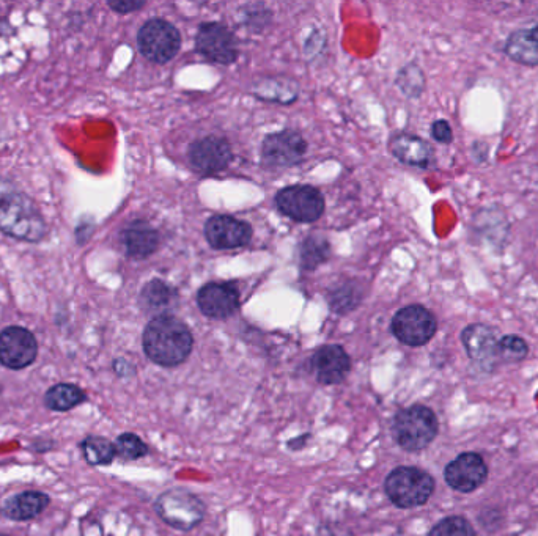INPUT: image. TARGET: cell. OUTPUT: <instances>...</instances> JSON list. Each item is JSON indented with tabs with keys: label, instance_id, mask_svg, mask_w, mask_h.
I'll list each match as a JSON object with an SVG mask.
<instances>
[{
	"label": "cell",
	"instance_id": "4316f807",
	"mask_svg": "<svg viewBox=\"0 0 538 536\" xmlns=\"http://www.w3.org/2000/svg\"><path fill=\"white\" fill-rule=\"evenodd\" d=\"M115 453L123 461H134L147 456L148 447L141 437L133 433H123L115 441Z\"/></svg>",
	"mask_w": 538,
	"mask_h": 536
},
{
	"label": "cell",
	"instance_id": "d6986e66",
	"mask_svg": "<svg viewBox=\"0 0 538 536\" xmlns=\"http://www.w3.org/2000/svg\"><path fill=\"white\" fill-rule=\"evenodd\" d=\"M504 54L524 67H538V24L512 32L505 41Z\"/></svg>",
	"mask_w": 538,
	"mask_h": 536
},
{
	"label": "cell",
	"instance_id": "603a6c76",
	"mask_svg": "<svg viewBox=\"0 0 538 536\" xmlns=\"http://www.w3.org/2000/svg\"><path fill=\"white\" fill-rule=\"evenodd\" d=\"M81 450L85 461L92 466H107L117 456L115 445L100 436L85 437L81 442Z\"/></svg>",
	"mask_w": 538,
	"mask_h": 536
},
{
	"label": "cell",
	"instance_id": "4fadbf2b",
	"mask_svg": "<svg viewBox=\"0 0 538 536\" xmlns=\"http://www.w3.org/2000/svg\"><path fill=\"white\" fill-rule=\"evenodd\" d=\"M306 140L293 131L271 134L263 142L262 155L271 167H292L304 158Z\"/></svg>",
	"mask_w": 538,
	"mask_h": 536
},
{
	"label": "cell",
	"instance_id": "ba28073f",
	"mask_svg": "<svg viewBox=\"0 0 538 536\" xmlns=\"http://www.w3.org/2000/svg\"><path fill=\"white\" fill-rule=\"evenodd\" d=\"M277 208L296 222H315L325 213V199L312 186H288L276 197Z\"/></svg>",
	"mask_w": 538,
	"mask_h": 536
},
{
	"label": "cell",
	"instance_id": "52a82bcc",
	"mask_svg": "<svg viewBox=\"0 0 538 536\" xmlns=\"http://www.w3.org/2000/svg\"><path fill=\"white\" fill-rule=\"evenodd\" d=\"M137 45L148 60L166 63L180 51V32L164 19H150L139 30Z\"/></svg>",
	"mask_w": 538,
	"mask_h": 536
},
{
	"label": "cell",
	"instance_id": "4dcf8cb0",
	"mask_svg": "<svg viewBox=\"0 0 538 536\" xmlns=\"http://www.w3.org/2000/svg\"><path fill=\"white\" fill-rule=\"evenodd\" d=\"M430 133L439 144L449 145L454 142V131L450 128V123L447 120H436Z\"/></svg>",
	"mask_w": 538,
	"mask_h": 536
},
{
	"label": "cell",
	"instance_id": "9a60e30c",
	"mask_svg": "<svg viewBox=\"0 0 538 536\" xmlns=\"http://www.w3.org/2000/svg\"><path fill=\"white\" fill-rule=\"evenodd\" d=\"M197 302L203 315L224 320L240 307V293L232 283H208L199 291Z\"/></svg>",
	"mask_w": 538,
	"mask_h": 536
},
{
	"label": "cell",
	"instance_id": "484cf974",
	"mask_svg": "<svg viewBox=\"0 0 538 536\" xmlns=\"http://www.w3.org/2000/svg\"><path fill=\"white\" fill-rule=\"evenodd\" d=\"M331 255V249L325 239L307 238L301 247V263L306 269H315L325 263Z\"/></svg>",
	"mask_w": 538,
	"mask_h": 536
},
{
	"label": "cell",
	"instance_id": "cb8c5ba5",
	"mask_svg": "<svg viewBox=\"0 0 538 536\" xmlns=\"http://www.w3.org/2000/svg\"><path fill=\"white\" fill-rule=\"evenodd\" d=\"M529 354V345L520 335H504L499 338L498 357L501 364H520Z\"/></svg>",
	"mask_w": 538,
	"mask_h": 536
},
{
	"label": "cell",
	"instance_id": "d6a6232c",
	"mask_svg": "<svg viewBox=\"0 0 538 536\" xmlns=\"http://www.w3.org/2000/svg\"><path fill=\"white\" fill-rule=\"evenodd\" d=\"M0 536H8V535H0Z\"/></svg>",
	"mask_w": 538,
	"mask_h": 536
},
{
	"label": "cell",
	"instance_id": "44dd1931",
	"mask_svg": "<svg viewBox=\"0 0 538 536\" xmlns=\"http://www.w3.org/2000/svg\"><path fill=\"white\" fill-rule=\"evenodd\" d=\"M49 496L45 492L26 491L21 492L18 496L12 497L5 503V514L13 521H29L37 518L38 514L43 513L48 507Z\"/></svg>",
	"mask_w": 538,
	"mask_h": 536
},
{
	"label": "cell",
	"instance_id": "30bf717a",
	"mask_svg": "<svg viewBox=\"0 0 538 536\" xmlns=\"http://www.w3.org/2000/svg\"><path fill=\"white\" fill-rule=\"evenodd\" d=\"M38 354L37 338L21 326L0 332V364L10 370H23L34 364Z\"/></svg>",
	"mask_w": 538,
	"mask_h": 536
},
{
	"label": "cell",
	"instance_id": "ffe728a7",
	"mask_svg": "<svg viewBox=\"0 0 538 536\" xmlns=\"http://www.w3.org/2000/svg\"><path fill=\"white\" fill-rule=\"evenodd\" d=\"M122 243L129 257L141 260L158 249L159 235L148 222L136 221L123 230Z\"/></svg>",
	"mask_w": 538,
	"mask_h": 536
},
{
	"label": "cell",
	"instance_id": "83f0119b",
	"mask_svg": "<svg viewBox=\"0 0 538 536\" xmlns=\"http://www.w3.org/2000/svg\"><path fill=\"white\" fill-rule=\"evenodd\" d=\"M428 536H476L468 519L461 516H449L439 521L438 524L430 530Z\"/></svg>",
	"mask_w": 538,
	"mask_h": 536
},
{
	"label": "cell",
	"instance_id": "ac0fdd59",
	"mask_svg": "<svg viewBox=\"0 0 538 536\" xmlns=\"http://www.w3.org/2000/svg\"><path fill=\"white\" fill-rule=\"evenodd\" d=\"M392 155L406 166L428 169L435 162L432 145L413 134H398L392 139Z\"/></svg>",
	"mask_w": 538,
	"mask_h": 536
},
{
	"label": "cell",
	"instance_id": "277c9868",
	"mask_svg": "<svg viewBox=\"0 0 538 536\" xmlns=\"http://www.w3.org/2000/svg\"><path fill=\"white\" fill-rule=\"evenodd\" d=\"M384 491L395 507L410 510L422 507L430 500L435 492V480L419 467H397L387 475Z\"/></svg>",
	"mask_w": 538,
	"mask_h": 536
},
{
	"label": "cell",
	"instance_id": "8fae6325",
	"mask_svg": "<svg viewBox=\"0 0 538 536\" xmlns=\"http://www.w3.org/2000/svg\"><path fill=\"white\" fill-rule=\"evenodd\" d=\"M444 478L450 488L468 494V492L476 491L487 481L488 466L479 453H461L454 461L447 464Z\"/></svg>",
	"mask_w": 538,
	"mask_h": 536
},
{
	"label": "cell",
	"instance_id": "9c48e42d",
	"mask_svg": "<svg viewBox=\"0 0 538 536\" xmlns=\"http://www.w3.org/2000/svg\"><path fill=\"white\" fill-rule=\"evenodd\" d=\"M461 343L472 364L480 371L491 373L501 365L498 357V332L488 324H469L461 332Z\"/></svg>",
	"mask_w": 538,
	"mask_h": 536
},
{
	"label": "cell",
	"instance_id": "7a4b0ae2",
	"mask_svg": "<svg viewBox=\"0 0 538 536\" xmlns=\"http://www.w3.org/2000/svg\"><path fill=\"white\" fill-rule=\"evenodd\" d=\"M145 354L159 367H178L194 346L189 327L172 315H159L147 324L142 337Z\"/></svg>",
	"mask_w": 538,
	"mask_h": 536
},
{
	"label": "cell",
	"instance_id": "e0dca14e",
	"mask_svg": "<svg viewBox=\"0 0 538 536\" xmlns=\"http://www.w3.org/2000/svg\"><path fill=\"white\" fill-rule=\"evenodd\" d=\"M189 159L194 169L211 175L229 166V162L232 161V148L224 139L205 137L192 144Z\"/></svg>",
	"mask_w": 538,
	"mask_h": 536
},
{
	"label": "cell",
	"instance_id": "f1b7e54d",
	"mask_svg": "<svg viewBox=\"0 0 538 536\" xmlns=\"http://www.w3.org/2000/svg\"><path fill=\"white\" fill-rule=\"evenodd\" d=\"M398 85L402 87L406 95L411 96V98H417L424 92V73L416 65H408V67L403 68L402 73L398 76Z\"/></svg>",
	"mask_w": 538,
	"mask_h": 536
},
{
	"label": "cell",
	"instance_id": "7c38bea8",
	"mask_svg": "<svg viewBox=\"0 0 538 536\" xmlns=\"http://www.w3.org/2000/svg\"><path fill=\"white\" fill-rule=\"evenodd\" d=\"M196 46L203 57L219 65H230L238 57L235 37L222 24H203L197 34Z\"/></svg>",
	"mask_w": 538,
	"mask_h": 536
},
{
	"label": "cell",
	"instance_id": "7402d4cb",
	"mask_svg": "<svg viewBox=\"0 0 538 536\" xmlns=\"http://www.w3.org/2000/svg\"><path fill=\"white\" fill-rule=\"evenodd\" d=\"M85 401H87V395L84 390L68 382L51 387L45 397L46 408L56 412L71 411Z\"/></svg>",
	"mask_w": 538,
	"mask_h": 536
},
{
	"label": "cell",
	"instance_id": "5b68a950",
	"mask_svg": "<svg viewBox=\"0 0 538 536\" xmlns=\"http://www.w3.org/2000/svg\"><path fill=\"white\" fill-rule=\"evenodd\" d=\"M155 511L167 525L181 532L196 529L205 519V503L188 489L174 488L163 492L155 502Z\"/></svg>",
	"mask_w": 538,
	"mask_h": 536
},
{
	"label": "cell",
	"instance_id": "8992f818",
	"mask_svg": "<svg viewBox=\"0 0 538 536\" xmlns=\"http://www.w3.org/2000/svg\"><path fill=\"white\" fill-rule=\"evenodd\" d=\"M438 331V321L430 310L424 305H408L405 309L398 310L392 320V334L403 345L417 346L427 345Z\"/></svg>",
	"mask_w": 538,
	"mask_h": 536
},
{
	"label": "cell",
	"instance_id": "2e32d148",
	"mask_svg": "<svg viewBox=\"0 0 538 536\" xmlns=\"http://www.w3.org/2000/svg\"><path fill=\"white\" fill-rule=\"evenodd\" d=\"M312 367L320 384L336 386L350 375L351 360L342 346L325 345L312 357Z\"/></svg>",
	"mask_w": 538,
	"mask_h": 536
},
{
	"label": "cell",
	"instance_id": "1f68e13d",
	"mask_svg": "<svg viewBox=\"0 0 538 536\" xmlns=\"http://www.w3.org/2000/svg\"><path fill=\"white\" fill-rule=\"evenodd\" d=\"M144 5L145 2H133V0H129V2H123V0L122 2H109V7H111L114 12L122 13V15L141 10Z\"/></svg>",
	"mask_w": 538,
	"mask_h": 536
},
{
	"label": "cell",
	"instance_id": "3957f363",
	"mask_svg": "<svg viewBox=\"0 0 538 536\" xmlns=\"http://www.w3.org/2000/svg\"><path fill=\"white\" fill-rule=\"evenodd\" d=\"M438 431V417L424 404L398 411L392 422L395 442L406 452H421L435 441Z\"/></svg>",
	"mask_w": 538,
	"mask_h": 536
},
{
	"label": "cell",
	"instance_id": "6da1fadb",
	"mask_svg": "<svg viewBox=\"0 0 538 536\" xmlns=\"http://www.w3.org/2000/svg\"><path fill=\"white\" fill-rule=\"evenodd\" d=\"M0 232L27 243H40L48 233L34 200L4 177H0Z\"/></svg>",
	"mask_w": 538,
	"mask_h": 536
},
{
	"label": "cell",
	"instance_id": "f546056e",
	"mask_svg": "<svg viewBox=\"0 0 538 536\" xmlns=\"http://www.w3.org/2000/svg\"><path fill=\"white\" fill-rule=\"evenodd\" d=\"M358 287H350V285H343L339 290L334 291L331 296V309L336 313L351 312L356 309V305L361 301V296H358Z\"/></svg>",
	"mask_w": 538,
	"mask_h": 536
},
{
	"label": "cell",
	"instance_id": "5bb4252c",
	"mask_svg": "<svg viewBox=\"0 0 538 536\" xmlns=\"http://www.w3.org/2000/svg\"><path fill=\"white\" fill-rule=\"evenodd\" d=\"M205 236L214 249H236L251 241L252 228L232 216H213L205 224Z\"/></svg>",
	"mask_w": 538,
	"mask_h": 536
},
{
	"label": "cell",
	"instance_id": "d4e9b609",
	"mask_svg": "<svg viewBox=\"0 0 538 536\" xmlns=\"http://www.w3.org/2000/svg\"><path fill=\"white\" fill-rule=\"evenodd\" d=\"M172 298H174V293L161 280H152L148 285H145L141 294L142 305L145 309L150 310L164 309L172 302Z\"/></svg>",
	"mask_w": 538,
	"mask_h": 536
}]
</instances>
